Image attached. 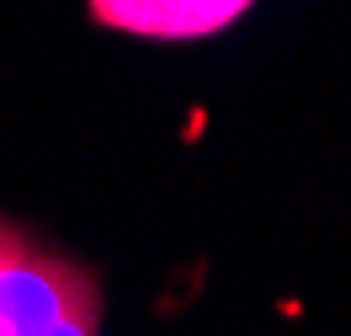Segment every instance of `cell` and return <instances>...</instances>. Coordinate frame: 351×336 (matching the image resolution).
<instances>
[{
  "label": "cell",
  "instance_id": "obj_1",
  "mask_svg": "<svg viewBox=\"0 0 351 336\" xmlns=\"http://www.w3.org/2000/svg\"><path fill=\"white\" fill-rule=\"evenodd\" d=\"M101 293L86 272L0 224V336H96Z\"/></svg>",
  "mask_w": 351,
  "mask_h": 336
},
{
  "label": "cell",
  "instance_id": "obj_2",
  "mask_svg": "<svg viewBox=\"0 0 351 336\" xmlns=\"http://www.w3.org/2000/svg\"><path fill=\"white\" fill-rule=\"evenodd\" d=\"M256 0H90V16L112 32L154 43H197L234 27Z\"/></svg>",
  "mask_w": 351,
  "mask_h": 336
}]
</instances>
